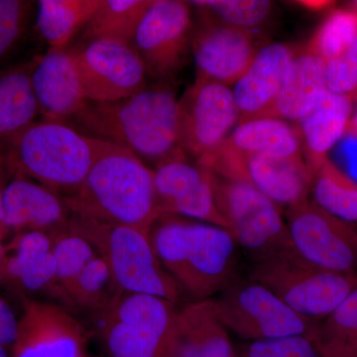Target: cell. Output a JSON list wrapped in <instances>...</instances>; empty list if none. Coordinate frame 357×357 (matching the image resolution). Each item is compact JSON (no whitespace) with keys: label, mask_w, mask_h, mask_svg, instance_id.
<instances>
[{"label":"cell","mask_w":357,"mask_h":357,"mask_svg":"<svg viewBox=\"0 0 357 357\" xmlns=\"http://www.w3.org/2000/svg\"><path fill=\"white\" fill-rule=\"evenodd\" d=\"M178 102L173 86L157 84L115 102H88L67 124L129 150L154 169L183 151L178 143Z\"/></svg>","instance_id":"1"},{"label":"cell","mask_w":357,"mask_h":357,"mask_svg":"<svg viewBox=\"0 0 357 357\" xmlns=\"http://www.w3.org/2000/svg\"><path fill=\"white\" fill-rule=\"evenodd\" d=\"M149 238L157 257L189 302L213 299L238 279V244L229 230L163 213Z\"/></svg>","instance_id":"2"},{"label":"cell","mask_w":357,"mask_h":357,"mask_svg":"<svg viewBox=\"0 0 357 357\" xmlns=\"http://www.w3.org/2000/svg\"><path fill=\"white\" fill-rule=\"evenodd\" d=\"M73 215L149 232L159 217L153 168L105 142L83 184L64 198Z\"/></svg>","instance_id":"3"},{"label":"cell","mask_w":357,"mask_h":357,"mask_svg":"<svg viewBox=\"0 0 357 357\" xmlns=\"http://www.w3.org/2000/svg\"><path fill=\"white\" fill-rule=\"evenodd\" d=\"M105 144L64 122L40 119L2 148L13 175L67 198L81 187Z\"/></svg>","instance_id":"4"},{"label":"cell","mask_w":357,"mask_h":357,"mask_svg":"<svg viewBox=\"0 0 357 357\" xmlns=\"http://www.w3.org/2000/svg\"><path fill=\"white\" fill-rule=\"evenodd\" d=\"M69 229L93 245L124 293L155 296L182 305V294L157 257L149 232L75 215Z\"/></svg>","instance_id":"5"},{"label":"cell","mask_w":357,"mask_h":357,"mask_svg":"<svg viewBox=\"0 0 357 357\" xmlns=\"http://www.w3.org/2000/svg\"><path fill=\"white\" fill-rule=\"evenodd\" d=\"M208 172L218 213L253 263L295 251L280 206L244 181Z\"/></svg>","instance_id":"6"},{"label":"cell","mask_w":357,"mask_h":357,"mask_svg":"<svg viewBox=\"0 0 357 357\" xmlns=\"http://www.w3.org/2000/svg\"><path fill=\"white\" fill-rule=\"evenodd\" d=\"M248 278L269 289L301 316L318 321L357 288V274L319 269L295 251L253 263Z\"/></svg>","instance_id":"7"},{"label":"cell","mask_w":357,"mask_h":357,"mask_svg":"<svg viewBox=\"0 0 357 357\" xmlns=\"http://www.w3.org/2000/svg\"><path fill=\"white\" fill-rule=\"evenodd\" d=\"M213 301L227 330L248 342L314 335L319 324L301 316L269 289L249 278L237 279Z\"/></svg>","instance_id":"8"},{"label":"cell","mask_w":357,"mask_h":357,"mask_svg":"<svg viewBox=\"0 0 357 357\" xmlns=\"http://www.w3.org/2000/svg\"><path fill=\"white\" fill-rule=\"evenodd\" d=\"M177 307L155 296L122 294L114 306L98 317L109 356L160 357Z\"/></svg>","instance_id":"9"},{"label":"cell","mask_w":357,"mask_h":357,"mask_svg":"<svg viewBox=\"0 0 357 357\" xmlns=\"http://www.w3.org/2000/svg\"><path fill=\"white\" fill-rule=\"evenodd\" d=\"M194 10L189 1L153 0L132 40L147 76L170 84L191 53Z\"/></svg>","instance_id":"10"},{"label":"cell","mask_w":357,"mask_h":357,"mask_svg":"<svg viewBox=\"0 0 357 357\" xmlns=\"http://www.w3.org/2000/svg\"><path fill=\"white\" fill-rule=\"evenodd\" d=\"M199 165L222 177L252 185L278 206L289 208L307 201L312 192L314 174L304 156L243 154L225 141Z\"/></svg>","instance_id":"11"},{"label":"cell","mask_w":357,"mask_h":357,"mask_svg":"<svg viewBox=\"0 0 357 357\" xmlns=\"http://www.w3.org/2000/svg\"><path fill=\"white\" fill-rule=\"evenodd\" d=\"M239 123L229 86L196 76L178 102V147L199 163L222 146Z\"/></svg>","instance_id":"12"},{"label":"cell","mask_w":357,"mask_h":357,"mask_svg":"<svg viewBox=\"0 0 357 357\" xmlns=\"http://www.w3.org/2000/svg\"><path fill=\"white\" fill-rule=\"evenodd\" d=\"M294 250L304 261L326 271L357 274V227L303 202L287 208Z\"/></svg>","instance_id":"13"},{"label":"cell","mask_w":357,"mask_h":357,"mask_svg":"<svg viewBox=\"0 0 357 357\" xmlns=\"http://www.w3.org/2000/svg\"><path fill=\"white\" fill-rule=\"evenodd\" d=\"M70 48L88 102H115L148 86L146 70L132 45L96 40Z\"/></svg>","instance_id":"14"},{"label":"cell","mask_w":357,"mask_h":357,"mask_svg":"<svg viewBox=\"0 0 357 357\" xmlns=\"http://www.w3.org/2000/svg\"><path fill=\"white\" fill-rule=\"evenodd\" d=\"M88 338L83 324L65 307L23 299L10 357H86Z\"/></svg>","instance_id":"15"},{"label":"cell","mask_w":357,"mask_h":357,"mask_svg":"<svg viewBox=\"0 0 357 357\" xmlns=\"http://www.w3.org/2000/svg\"><path fill=\"white\" fill-rule=\"evenodd\" d=\"M258 33L222 24L196 13L191 54L197 76L234 86L264 46Z\"/></svg>","instance_id":"16"},{"label":"cell","mask_w":357,"mask_h":357,"mask_svg":"<svg viewBox=\"0 0 357 357\" xmlns=\"http://www.w3.org/2000/svg\"><path fill=\"white\" fill-rule=\"evenodd\" d=\"M154 182L161 215H178L227 229L218 213L208 169L191 162L184 151L155 167Z\"/></svg>","instance_id":"17"},{"label":"cell","mask_w":357,"mask_h":357,"mask_svg":"<svg viewBox=\"0 0 357 357\" xmlns=\"http://www.w3.org/2000/svg\"><path fill=\"white\" fill-rule=\"evenodd\" d=\"M54 237L39 231L13 234L3 243L0 262V284L22 299L40 295L53 298L57 304Z\"/></svg>","instance_id":"18"},{"label":"cell","mask_w":357,"mask_h":357,"mask_svg":"<svg viewBox=\"0 0 357 357\" xmlns=\"http://www.w3.org/2000/svg\"><path fill=\"white\" fill-rule=\"evenodd\" d=\"M72 217L64 198L57 192L23 176L13 175L3 194L2 241L28 231L56 237L69 229Z\"/></svg>","instance_id":"19"},{"label":"cell","mask_w":357,"mask_h":357,"mask_svg":"<svg viewBox=\"0 0 357 357\" xmlns=\"http://www.w3.org/2000/svg\"><path fill=\"white\" fill-rule=\"evenodd\" d=\"M160 357H238L213 299L178 306Z\"/></svg>","instance_id":"20"},{"label":"cell","mask_w":357,"mask_h":357,"mask_svg":"<svg viewBox=\"0 0 357 357\" xmlns=\"http://www.w3.org/2000/svg\"><path fill=\"white\" fill-rule=\"evenodd\" d=\"M300 49L295 45L273 43L265 44L258 51L232 89L239 123L268 117Z\"/></svg>","instance_id":"21"},{"label":"cell","mask_w":357,"mask_h":357,"mask_svg":"<svg viewBox=\"0 0 357 357\" xmlns=\"http://www.w3.org/2000/svg\"><path fill=\"white\" fill-rule=\"evenodd\" d=\"M31 81L39 116L44 121L67 123L88 102L70 47L48 49L37 56Z\"/></svg>","instance_id":"22"},{"label":"cell","mask_w":357,"mask_h":357,"mask_svg":"<svg viewBox=\"0 0 357 357\" xmlns=\"http://www.w3.org/2000/svg\"><path fill=\"white\" fill-rule=\"evenodd\" d=\"M352 98L326 91L318 102L295 123L302 141L305 160L312 174L328 160V154L347 131Z\"/></svg>","instance_id":"23"},{"label":"cell","mask_w":357,"mask_h":357,"mask_svg":"<svg viewBox=\"0 0 357 357\" xmlns=\"http://www.w3.org/2000/svg\"><path fill=\"white\" fill-rule=\"evenodd\" d=\"M326 91L325 62L306 47L300 49L268 117L297 123Z\"/></svg>","instance_id":"24"},{"label":"cell","mask_w":357,"mask_h":357,"mask_svg":"<svg viewBox=\"0 0 357 357\" xmlns=\"http://www.w3.org/2000/svg\"><path fill=\"white\" fill-rule=\"evenodd\" d=\"M36 58L0 70V149L39 116L31 81Z\"/></svg>","instance_id":"25"},{"label":"cell","mask_w":357,"mask_h":357,"mask_svg":"<svg viewBox=\"0 0 357 357\" xmlns=\"http://www.w3.org/2000/svg\"><path fill=\"white\" fill-rule=\"evenodd\" d=\"M225 143L243 154L304 156L297 126L274 117L237 124Z\"/></svg>","instance_id":"26"},{"label":"cell","mask_w":357,"mask_h":357,"mask_svg":"<svg viewBox=\"0 0 357 357\" xmlns=\"http://www.w3.org/2000/svg\"><path fill=\"white\" fill-rule=\"evenodd\" d=\"M100 0H40L35 22L49 49L69 48L100 6Z\"/></svg>","instance_id":"27"},{"label":"cell","mask_w":357,"mask_h":357,"mask_svg":"<svg viewBox=\"0 0 357 357\" xmlns=\"http://www.w3.org/2000/svg\"><path fill=\"white\" fill-rule=\"evenodd\" d=\"M123 291L100 255L89 263L65 295L66 309L98 317L114 306Z\"/></svg>","instance_id":"28"},{"label":"cell","mask_w":357,"mask_h":357,"mask_svg":"<svg viewBox=\"0 0 357 357\" xmlns=\"http://www.w3.org/2000/svg\"><path fill=\"white\" fill-rule=\"evenodd\" d=\"M153 0H100L98 10L81 32L84 43L96 40L132 43L141 20Z\"/></svg>","instance_id":"29"},{"label":"cell","mask_w":357,"mask_h":357,"mask_svg":"<svg viewBox=\"0 0 357 357\" xmlns=\"http://www.w3.org/2000/svg\"><path fill=\"white\" fill-rule=\"evenodd\" d=\"M314 340L324 357H357V288L319 321Z\"/></svg>","instance_id":"30"},{"label":"cell","mask_w":357,"mask_h":357,"mask_svg":"<svg viewBox=\"0 0 357 357\" xmlns=\"http://www.w3.org/2000/svg\"><path fill=\"white\" fill-rule=\"evenodd\" d=\"M311 192L319 208L347 222H357V184L330 160L314 173Z\"/></svg>","instance_id":"31"},{"label":"cell","mask_w":357,"mask_h":357,"mask_svg":"<svg viewBox=\"0 0 357 357\" xmlns=\"http://www.w3.org/2000/svg\"><path fill=\"white\" fill-rule=\"evenodd\" d=\"M57 304L64 305L65 295L89 262L98 256L84 237L67 229L54 237Z\"/></svg>","instance_id":"32"},{"label":"cell","mask_w":357,"mask_h":357,"mask_svg":"<svg viewBox=\"0 0 357 357\" xmlns=\"http://www.w3.org/2000/svg\"><path fill=\"white\" fill-rule=\"evenodd\" d=\"M189 3L199 15L252 31L266 21L272 10V2L266 0H197Z\"/></svg>","instance_id":"33"},{"label":"cell","mask_w":357,"mask_h":357,"mask_svg":"<svg viewBox=\"0 0 357 357\" xmlns=\"http://www.w3.org/2000/svg\"><path fill=\"white\" fill-rule=\"evenodd\" d=\"M356 38V7L338 9L319 25L306 49L326 63L347 50Z\"/></svg>","instance_id":"34"},{"label":"cell","mask_w":357,"mask_h":357,"mask_svg":"<svg viewBox=\"0 0 357 357\" xmlns=\"http://www.w3.org/2000/svg\"><path fill=\"white\" fill-rule=\"evenodd\" d=\"M36 13V2L0 0V62L21 43Z\"/></svg>","instance_id":"35"},{"label":"cell","mask_w":357,"mask_h":357,"mask_svg":"<svg viewBox=\"0 0 357 357\" xmlns=\"http://www.w3.org/2000/svg\"><path fill=\"white\" fill-rule=\"evenodd\" d=\"M236 351L238 357H324L314 335H306L248 342Z\"/></svg>","instance_id":"36"},{"label":"cell","mask_w":357,"mask_h":357,"mask_svg":"<svg viewBox=\"0 0 357 357\" xmlns=\"http://www.w3.org/2000/svg\"><path fill=\"white\" fill-rule=\"evenodd\" d=\"M325 65L328 91L354 98L357 91V38L347 50Z\"/></svg>","instance_id":"37"},{"label":"cell","mask_w":357,"mask_h":357,"mask_svg":"<svg viewBox=\"0 0 357 357\" xmlns=\"http://www.w3.org/2000/svg\"><path fill=\"white\" fill-rule=\"evenodd\" d=\"M18 319L13 307L0 296V344L11 349L17 335Z\"/></svg>","instance_id":"38"},{"label":"cell","mask_w":357,"mask_h":357,"mask_svg":"<svg viewBox=\"0 0 357 357\" xmlns=\"http://www.w3.org/2000/svg\"><path fill=\"white\" fill-rule=\"evenodd\" d=\"M11 176H13V172H11L10 167L8 165V162H7L3 152L0 149V194L3 192Z\"/></svg>","instance_id":"39"},{"label":"cell","mask_w":357,"mask_h":357,"mask_svg":"<svg viewBox=\"0 0 357 357\" xmlns=\"http://www.w3.org/2000/svg\"><path fill=\"white\" fill-rule=\"evenodd\" d=\"M333 2L328 1H303V6L309 7V8L314 9V10H321V9L326 8V7L332 6Z\"/></svg>","instance_id":"40"},{"label":"cell","mask_w":357,"mask_h":357,"mask_svg":"<svg viewBox=\"0 0 357 357\" xmlns=\"http://www.w3.org/2000/svg\"><path fill=\"white\" fill-rule=\"evenodd\" d=\"M347 131H351V133L354 134L357 138V112L356 114H354V116L352 117V119H351L349 128H347Z\"/></svg>","instance_id":"41"},{"label":"cell","mask_w":357,"mask_h":357,"mask_svg":"<svg viewBox=\"0 0 357 357\" xmlns=\"http://www.w3.org/2000/svg\"><path fill=\"white\" fill-rule=\"evenodd\" d=\"M0 357H10V354L7 351L6 347L1 344H0Z\"/></svg>","instance_id":"42"},{"label":"cell","mask_w":357,"mask_h":357,"mask_svg":"<svg viewBox=\"0 0 357 357\" xmlns=\"http://www.w3.org/2000/svg\"><path fill=\"white\" fill-rule=\"evenodd\" d=\"M2 255H3V243L0 241V262H1Z\"/></svg>","instance_id":"43"},{"label":"cell","mask_w":357,"mask_h":357,"mask_svg":"<svg viewBox=\"0 0 357 357\" xmlns=\"http://www.w3.org/2000/svg\"><path fill=\"white\" fill-rule=\"evenodd\" d=\"M354 7H356L357 8V2H356V4H354Z\"/></svg>","instance_id":"44"}]
</instances>
